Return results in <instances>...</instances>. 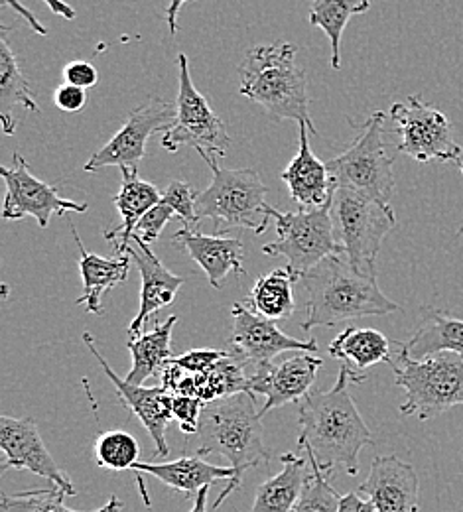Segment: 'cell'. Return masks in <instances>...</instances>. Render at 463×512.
Instances as JSON below:
<instances>
[{"instance_id": "obj_1", "label": "cell", "mask_w": 463, "mask_h": 512, "mask_svg": "<svg viewBox=\"0 0 463 512\" xmlns=\"http://www.w3.org/2000/svg\"><path fill=\"white\" fill-rule=\"evenodd\" d=\"M363 384L345 365L330 390L312 388L298 410V448L306 449L308 461L322 473L341 465L349 475L359 473V451L373 446V436L359 414L349 386Z\"/></svg>"}, {"instance_id": "obj_2", "label": "cell", "mask_w": 463, "mask_h": 512, "mask_svg": "<svg viewBox=\"0 0 463 512\" xmlns=\"http://www.w3.org/2000/svg\"><path fill=\"white\" fill-rule=\"evenodd\" d=\"M263 434L257 396L251 392H239L203 406L199 418L198 455H223L235 471V477L215 499L213 511H219L229 495L241 489L243 475L249 469L270 459V449L265 446Z\"/></svg>"}, {"instance_id": "obj_3", "label": "cell", "mask_w": 463, "mask_h": 512, "mask_svg": "<svg viewBox=\"0 0 463 512\" xmlns=\"http://www.w3.org/2000/svg\"><path fill=\"white\" fill-rule=\"evenodd\" d=\"M300 282L308 292L304 331L369 316H387L400 310L381 292L377 274L355 270L345 255L322 260Z\"/></svg>"}, {"instance_id": "obj_4", "label": "cell", "mask_w": 463, "mask_h": 512, "mask_svg": "<svg viewBox=\"0 0 463 512\" xmlns=\"http://www.w3.org/2000/svg\"><path fill=\"white\" fill-rule=\"evenodd\" d=\"M239 93L261 105L276 121L316 127L310 119L308 77L298 65V48L290 42L255 46L239 65Z\"/></svg>"}, {"instance_id": "obj_5", "label": "cell", "mask_w": 463, "mask_h": 512, "mask_svg": "<svg viewBox=\"0 0 463 512\" xmlns=\"http://www.w3.org/2000/svg\"><path fill=\"white\" fill-rule=\"evenodd\" d=\"M199 156L213 172L211 186L198 193L199 221L211 219L217 235H225L239 227L263 235L272 215L270 205L266 203L268 190L259 172L251 168L227 170L221 168L211 154L199 152Z\"/></svg>"}, {"instance_id": "obj_6", "label": "cell", "mask_w": 463, "mask_h": 512, "mask_svg": "<svg viewBox=\"0 0 463 512\" xmlns=\"http://www.w3.org/2000/svg\"><path fill=\"white\" fill-rule=\"evenodd\" d=\"M395 369L398 388L404 390L400 414L420 422L438 418L463 404V357L458 353H436L414 361L398 349Z\"/></svg>"}, {"instance_id": "obj_7", "label": "cell", "mask_w": 463, "mask_h": 512, "mask_svg": "<svg viewBox=\"0 0 463 512\" xmlns=\"http://www.w3.org/2000/svg\"><path fill=\"white\" fill-rule=\"evenodd\" d=\"M330 213L337 241L351 266L363 274H377L375 260L381 245L397 227L393 207L347 188H335Z\"/></svg>"}, {"instance_id": "obj_8", "label": "cell", "mask_w": 463, "mask_h": 512, "mask_svg": "<svg viewBox=\"0 0 463 512\" xmlns=\"http://www.w3.org/2000/svg\"><path fill=\"white\" fill-rule=\"evenodd\" d=\"M385 113L375 111L363 125L357 140L328 162L335 188H347L383 205H391L395 192V158L385 142Z\"/></svg>"}, {"instance_id": "obj_9", "label": "cell", "mask_w": 463, "mask_h": 512, "mask_svg": "<svg viewBox=\"0 0 463 512\" xmlns=\"http://www.w3.org/2000/svg\"><path fill=\"white\" fill-rule=\"evenodd\" d=\"M270 215L276 223L278 239L265 245L263 253L284 256L288 260L286 268L298 278L330 256L345 255L333 229L330 203L300 211H278L270 207Z\"/></svg>"}, {"instance_id": "obj_10", "label": "cell", "mask_w": 463, "mask_h": 512, "mask_svg": "<svg viewBox=\"0 0 463 512\" xmlns=\"http://www.w3.org/2000/svg\"><path fill=\"white\" fill-rule=\"evenodd\" d=\"M180 89H178V115L174 125L166 130L162 146L168 152H176L182 144L194 146L198 152L223 158L231 146V136L221 117L215 115L209 101L199 93L190 75L186 54L178 56Z\"/></svg>"}, {"instance_id": "obj_11", "label": "cell", "mask_w": 463, "mask_h": 512, "mask_svg": "<svg viewBox=\"0 0 463 512\" xmlns=\"http://www.w3.org/2000/svg\"><path fill=\"white\" fill-rule=\"evenodd\" d=\"M391 117L397 123L400 144L398 152L416 162H456L462 164L463 148L452 136L450 119L424 103L418 95H410L406 103H395Z\"/></svg>"}, {"instance_id": "obj_12", "label": "cell", "mask_w": 463, "mask_h": 512, "mask_svg": "<svg viewBox=\"0 0 463 512\" xmlns=\"http://www.w3.org/2000/svg\"><path fill=\"white\" fill-rule=\"evenodd\" d=\"M0 174L6 182V197L2 205V217L8 221H20L32 217L38 221L40 229H48L52 215L85 213L87 203H77L60 195L58 186L38 180L30 170L28 162L14 154V168H0Z\"/></svg>"}, {"instance_id": "obj_13", "label": "cell", "mask_w": 463, "mask_h": 512, "mask_svg": "<svg viewBox=\"0 0 463 512\" xmlns=\"http://www.w3.org/2000/svg\"><path fill=\"white\" fill-rule=\"evenodd\" d=\"M178 115L176 105L162 99H150L148 103L136 107L129 115L125 127L121 128L105 146L93 152L85 162L83 170L93 174L109 166L138 170V164L146 156L148 138L156 130H168L174 125Z\"/></svg>"}, {"instance_id": "obj_14", "label": "cell", "mask_w": 463, "mask_h": 512, "mask_svg": "<svg viewBox=\"0 0 463 512\" xmlns=\"http://www.w3.org/2000/svg\"><path fill=\"white\" fill-rule=\"evenodd\" d=\"M0 446L6 455L0 473L8 469L32 471L42 479L50 481L62 489L67 497H75L77 489L73 487L71 477L54 461L52 453L46 448L38 424L32 418H0Z\"/></svg>"}, {"instance_id": "obj_15", "label": "cell", "mask_w": 463, "mask_h": 512, "mask_svg": "<svg viewBox=\"0 0 463 512\" xmlns=\"http://www.w3.org/2000/svg\"><path fill=\"white\" fill-rule=\"evenodd\" d=\"M231 329V355L245 361L251 369L261 363H272L282 353H316V339H296L278 329L274 321L255 314L243 304H233Z\"/></svg>"}, {"instance_id": "obj_16", "label": "cell", "mask_w": 463, "mask_h": 512, "mask_svg": "<svg viewBox=\"0 0 463 512\" xmlns=\"http://www.w3.org/2000/svg\"><path fill=\"white\" fill-rule=\"evenodd\" d=\"M324 361L316 353H294L282 363H261L249 371V392L265 396V406L259 410L261 418L266 412L300 402L316 383L318 371Z\"/></svg>"}, {"instance_id": "obj_17", "label": "cell", "mask_w": 463, "mask_h": 512, "mask_svg": "<svg viewBox=\"0 0 463 512\" xmlns=\"http://www.w3.org/2000/svg\"><path fill=\"white\" fill-rule=\"evenodd\" d=\"M83 341H85L87 349L91 351V355L97 359V363L103 367L105 375L111 379V383L115 384L117 394H119V402L133 412L134 416L140 420V424L146 428V432L150 434V438L154 440V446H156L154 455L156 457H166L170 453L168 442H166V430H168L170 422L174 420V416H172V394L164 386L144 388V386L127 383L103 359V355L97 349L95 339L89 331L83 333Z\"/></svg>"}, {"instance_id": "obj_18", "label": "cell", "mask_w": 463, "mask_h": 512, "mask_svg": "<svg viewBox=\"0 0 463 512\" xmlns=\"http://www.w3.org/2000/svg\"><path fill=\"white\" fill-rule=\"evenodd\" d=\"M359 491L369 497L375 512H420V481L410 463L395 455H379L371 463Z\"/></svg>"}, {"instance_id": "obj_19", "label": "cell", "mask_w": 463, "mask_h": 512, "mask_svg": "<svg viewBox=\"0 0 463 512\" xmlns=\"http://www.w3.org/2000/svg\"><path fill=\"white\" fill-rule=\"evenodd\" d=\"M134 245H138V249L129 247L127 255L133 258L134 264L140 270V306H138V314L129 325L131 339L144 333L142 329L146 321L152 320L154 314L160 312L162 308L170 306L176 300L178 290L186 284V278L170 272L150 251V247L142 243H134Z\"/></svg>"}, {"instance_id": "obj_20", "label": "cell", "mask_w": 463, "mask_h": 512, "mask_svg": "<svg viewBox=\"0 0 463 512\" xmlns=\"http://www.w3.org/2000/svg\"><path fill=\"white\" fill-rule=\"evenodd\" d=\"M308 125H298V154L280 174L290 197L300 209H318L331 201L333 182L328 164H324L310 146Z\"/></svg>"}, {"instance_id": "obj_21", "label": "cell", "mask_w": 463, "mask_h": 512, "mask_svg": "<svg viewBox=\"0 0 463 512\" xmlns=\"http://www.w3.org/2000/svg\"><path fill=\"white\" fill-rule=\"evenodd\" d=\"M172 243L176 247H182L198 262L209 284L217 290L223 286L229 274H237V276L245 274V268H243L245 249L241 239H233L225 235H203L194 229L182 227L178 233H174Z\"/></svg>"}, {"instance_id": "obj_22", "label": "cell", "mask_w": 463, "mask_h": 512, "mask_svg": "<svg viewBox=\"0 0 463 512\" xmlns=\"http://www.w3.org/2000/svg\"><path fill=\"white\" fill-rule=\"evenodd\" d=\"M66 219L67 225L71 229V235L75 239V245L79 249V270H81V278H83V294L75 300V304H85L87 314L103 316L101 298L105 296L107 290L127 282L133 258L129 255L121 256V258H105V256L87 253L69 215H66Z\"/></svg>"}, {"instance_id": "obj_23", "label": "cell", "mask_w": 463, "mask_h": 512, "mask_svg": "<svg viewBox=\"0 0 463 512\" xmlns=\"http://www.w3.org/2000/svg\"><path fill=\"white\" fill-rule=\"evenodd\" d=\"M134 473H146L156 477L166 487L182 493L186 499H196L203 487H211L217 481H231L235 471L231 467H217L207 463L201 455H186L168 463H142L133 467Z\"/></svg>"}, {"instance_id": "obj_24", "label": "cell", "mask_w": 463, "mask_h": 512, "mask_svg": "<svg viewBox=\"0 0 463 512\" xmlns=\"http://www.w3.org/2000/svg\"><path fill=\"white\" fill-rule=\"evenodd\" d=\"M121 174H123V184L115 197V205L121 213V223L115 229H105L103 237L115 245V251L119 255H127L138 221L154 205L162 201L164 193H160L154 184L140 180L138 170L121 168Z\"/></svg>"}, {"instance_id": "obj_25", "label": "cell", "mask_w": 463, "mask_h": 512, "mask_svg": "<svg viewBox=\"0 0 463 512\" xmlns=\"http://www.w3.org/2000/svg\"><path fill=\"white\" fill-rule=\"evenodd\" d=\"M331 357L341 361L353 375L365 383V371L379 363H393L389 339L367 327H345L328 347Z\"/></svg>"}, {"instance_id": "obj_26", "label": "cell", "mask_w": 463, "mask_h": 512, "mask_svg": "<svg viewBox=\"0 0 463 512\" xmlns=\"http://www.w3.org/2000/svg\"><path fill=\"white\" fill-rule=\"evenodd\" d=\"M422 316V325L406 343H398V349L414 361L436 353H458L463 357V320L432 306L424 308Z\"/></svg>"}, {"instance_id": "obj_27", "label": "cell", "mask_w": 463, "mask_h": 512, "mask_svg": "<svg viewBox=\"0 0 463 512\" xmlns=\"http://www.w3.org/2000/svg\"><path fill=\"white\" fill-rule=\"evenodd\" d=\"M280 461L282 471L259 485L251 512H294L296 509L310 475L308 463L292 451L280 455Z\"/></svg>"}, {"instance_id": "obj_28", "label": "cell", "mask_w": 463, "mask_h": 512, "mask_svg": "<svg viewBox=\"0 0 463 512\" xmlns=\"http://www.w3.org/2000/svg\"><path fill=\"white\" fill-rule=\"evenodd\" d=\"M8 28L2 26L0 34V125L4 134H14L16 107L38 113V103L32 93L30 83L26 81L16 54L8 46Z\"/></svg>"}, {"instance_id": "obj_29", "label": "cell", "mask_w": 463, "mask_h": 512, "mask_svg": "<svg viewBox=\"0 0 463 512\" xmlns=\"http://www.w3.org/2000/svg\"><path fill=\"white\" fill-rule=\"evenodd\" d=\"M178 323V316H170L166 321L154 325L152 331L140 333L127 341V349L133 355V369L127 375V383L142 386V383L166 367L172 355V329Z\"/></svg>"}, {"instance_id": "obj_30", "label": "cell", "mask_w": 463, "mask_h": 512, "mask_svg": "<svg viewBox=\"0 0 463 512\" xmlns=\"http://www.w3.org/2000/svg\"><path fill=\"white\" fill-rule=\"evenodd\" d=\"M296 282H300V278L292 274L288 268H276L268 274L259 276L247 298V304L255 314L263 316L266 320H288L296 310Z\"/></svg>"}, {"instance_id": "obj_31", "label": "cell", "mask_w": 463, "mask_h": 512, "mask_svg": "<svg viewBox=\"0 0 463 512\" xmlns=\"http://www.w3.org/2000/svg\"><path fill=\"white\" fill-rule=\"evenodd\" d=\"M371 0H314L310 8V24L322 28L331 44V67H341V38L351 16L365 14Z\"/></svg>"}, {"instance_id": "obj_32", "label": "cell", "mask_w": 463, "mask_h": 512, "mask_svg": "<svg viewBox=\"0 0 463 512\" xmlns=\"http://www.w3.org/2000/svg\"><path fill=\"white\" fill-rule=\"evenodd\" d=\"M251 367L235 355L221 359L211 371L198 375V398L205 404L239 392H249Z\"/></svg>"}, {"instance_id": "obj_33", "label": "cell", "mask_w": 463, "mask_h": 512, "mask_svg": "<svg viewBox=\"0 0 463 512\" xmlns=\"http://www.w3.org/2000/svg\"><path fill=\"white\" fill-rule=\"evenodd\" d=\"M67 495L58 489L56 485L48 489H32L16 495H0V509L2 512H79L73 509H67L64 505V499ZM123 503L117 497H111L105 507L99 511L91 512H121Z\"/></svg>"}, {"instance_id": "obj_34", "label": "cell", "mask_w": 463, "mask_h": 512, "mask_svg": "<svg viewBox=\"0 0 463 512\" xmlns=\"http://www.w3.org/2000/svg\"><path fill=\"white\" fill-rule=\"evenodd\" d=\"M97 467L109 471H133L134 465L140 461V446L136 438L129 432L113 430L103 432L93 446Z\"/></svg>"}, {"instance_id": "obj_35", "label": "cell", "mask_w": 463, "mask_h": 512, "mask_svg": "<svg viewBox=\"0 0 463 512\" xmlns=\"http://www.w3.org/2000/svg\"><path fill=\"white\" fill-rule=\"evenodd\" d=\"M306 479L302 497L294 512H339L341 495L331 487L330 475L322 473L314 463Z\"/></svg>"}, {"instance_id": "obj_36", "label": "cell", "mask_w": 463, "mask_h": 512, "mask_svg": "<svg viewBox=\"0 0 463 512\" xmlns=\"http://www.w3.org/2000/svg\"><path fill=\"white\" fill-rule=\"evenodd\" d=\"M162 199L174 209L176 217L182 219L186 229H194L196 227V223L199 221L198 209H196L198 193L194 192V188H190L186 182L174 180L166 188Z\"/></svg>"}, {"instance_id": "obj_37", "label": "cell", "mask_w": 463, "mask_h": 512, "mask_svg": "<svg viewBox=\"0 0 463 512\" xmlns=\"http://www.w3.org/2000/svg\"><path fill=\"white\" fill-rule=\"evenodd\" d=\"M174 209L162 199L158 205H154L136 225L133 233L134 243H142L146 247H150L164 231V227L172 221L174 217Z\"/></svg>"}, {"instance_id": "obj_38", "label": "cell", "mask_w": 463, "mask_h": 512, "mask_svg": "<svg viewBox=\"0 0 463 512\" xmlns=\"http://www.w3.org/2000/svg\"><path fill=\"white\" fill-rule=\"evenodd\" d=\"M205 402L198 396H174L172 394V416L180 424L184 434H198L199 418Z\"/></svg>"}, {"instance_id": "obj_39", "label": "cell", "mask_w": 463, "mask_h": 512, "mask_svg": "<svg viewBox=\"0 0 463 512\" xmlns=\"http://www.w3.org/2000/svg\"><path fill=\"white\" fill-rule=\"evenodd\" d=\"M227 355H229L227 351H219V349H192L180 357H172V361L192 375H203L211 371Z\"/></svg>"}, {"instance_id": "obj_40", "label": "cell", "mask_w": 463, "mask_h": 512, "mask_svg": "<svg viewBox=\"0 0 463 512\" xmlns=\"http://www.w3.org/2000/svg\"><path fill=\"white\" fill-rule=\"evenodd\" d=\"M54 101H56V107L64 113H77L85 107L87 103V93L85 89L81 87H75V85H69L64 83L56 89L54 93Z\"/></svg>"}, {"instance_id": "obj_41", "label": "cell", "mask_w": 463, "mask_h": 512, "mask_svg": "<svg viewBox=\"0 0 463 512\" xmlns=\"http://www.w3.org/2000/svg\"><path fill=\"white\" fill-rule=\"evenodd\" d=\"M64 79L69 85H75V87H81V89H89L97 83L99 75H97V69L87 62H71L64 67Z\"/></svg>"}, {"instance_id": "obj_42", "label": "cell", "mask_w": 463, "mask_h": 512, "mask_svg": "<svg viewBox=\"0 0 463 512\" xmlns=\"http://www.w3.org/2000/svg\"><path fill=\"white\" fill-rule=\"evenodd\" d=\"M2 4L4 6H10L18 16H22L24 20H26V24H28V28H32L36 34H40V36H48V30L42 26V22L20 2V0H2Z\"/></svg>"}, {"instance_id": "obj_43", "label": "cell", "mask_w": 463, "mask_h": 512, "mask_svg": "<svg viewBox=\"0 0 463 512\" xmlns=\"http://www.w3.org/2000/svg\"><path fill=\"white\" fill-rule=\"evenodd\" d=\"M339 512H375V505L369 499H361L357 493H347L339 501Z\"/></svg>"}, {"instance_id": "obj_44", "label": "cell", "mask_w": 463, "mask_h": 512, "mask_svg": "<svg viewBox=\"0 0 463 512\" xmlns=\"http://www.w3.org/2000/svg\"><path fill=\"white\" fill-rule=\"evenodd\" d=\"M188 0H170L168 8H166V20H168V26H170V34L176 36L178 34V12L180 8L186 4Z\"/></svg>"}, {"instance_id": "obj_45", "label": "cell", "mask_w": 463, "mask_h": 512, "mask_svg": "<svg viewBox=\"0 0 463 512\" xmlns=\"http://www.w3.org/2000/svg\"><path fill=\"white\" fill-rule=\"evenodd\" d=\"M46 4H48V8L54 12V14H58V16H62V18H66V20H73L75 18V10L64 2V0H44Z\"/></svg>"}, {"instance_id": "obj_46", "label": "cell", "mask_w": 463, "mask_h": 512, "mask_svg": "<svg viewBox=\"0 0 463 512\" xmlns=\"http://www.w3.org/2000/svg\"><path fill=\"white\" fill-rule=\"evenodd\" d=\"M207 495H209V487H203L198 493V497L194 499V507L190 512H207Z\"/></svg>"}, {"instance_id": "obj_47", "label": "cell", "mask_w": 463, "mask_h": 512, "mask_svg": "<svg viewBox=\"0 0 463 512\" xmlns=\"http://www.w3.org/2000/svg\"><path fill=\"white\" fill-rule=\"evenodd\" d=\"M460 172H462V176H463V162H462V164H460ZM458 235H463V221H462V225H460V229H458Z\"/></svg>"}]
</instances>
